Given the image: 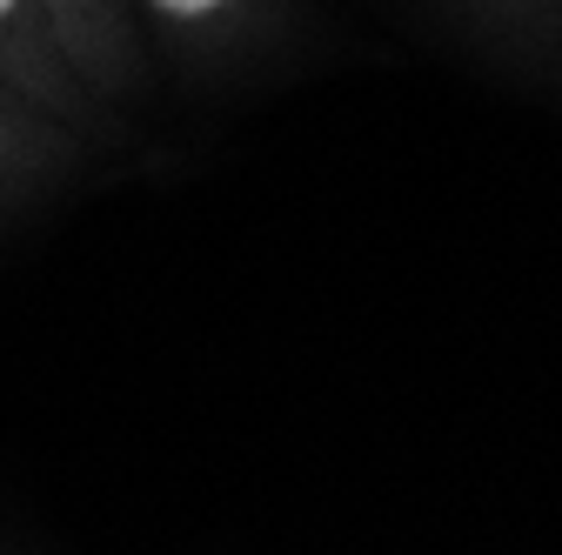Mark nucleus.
<instances>
[{
  "mask_svg": "<svg viewBox=\"0 0 562 555\" xmlns=\"http://www.w3.org/2000/svg\"><path fill=\"white\" fill-rule=\"evenodd\" d=\"M155 8H168V14H207V8H222V0H155Z\"/></svg>",
  "mask_w": 562,
  "mask_h": 555,
  "instance_id": "f257e3e1",
  "label": "nucleus"
},
{
  "mask_svg": "<svg viewBox=\"0 0 562 555\" xmlns=\"http://www.w3.org/2000/svg\"><path fill=\"white\" fill-rule=\"evenodd\" d=\"M8 8H14V0H0V14H8Z\"/></svg>",
  "mask_w": 562,
  "mask_h": 555,
  "instance_id": "f03ea898",
  "label": "nucleus"
}]
</instances>
